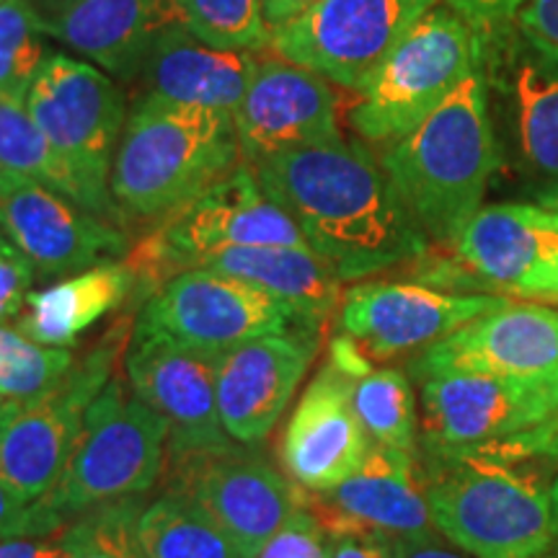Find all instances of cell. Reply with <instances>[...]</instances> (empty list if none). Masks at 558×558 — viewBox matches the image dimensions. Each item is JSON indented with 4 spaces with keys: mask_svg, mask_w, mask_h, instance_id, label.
I'll return each instance as SVG.
<instances>
[{
    "mask_svg": "<svg viewBox=\"0 0 558 558\" xmlns=\"http://www.w3.org/2000/svg\"><path fill=\"white\" fill-rule=\"evenodd\" d=\"M47 54L50 50L29 0H3L0 3V96L26 101L34 75Z\"/></svg>",
    "mask_w": 558,
    "mask_h": 558,
    "instance_id": "obj_34",
    "label": "cell"
},
{
    "mask_svg": "<svg viewBox=\"0 0 558 558\" xmlns=\"http://www.w3.org/2000/svg\"><path fill=\"white\" fill-rule=\"evenodd\" d=\"M556 209H558V207H556Z\"/></svg>",
    "mask_w": 558,
    "mask_h": 558,
    "instance_id": "obj_50",
    "label": "cell"
},
{
    "mask_svg": "<svg viewBox=\"0 0 558 558\" xmlns=\"http://www.w3.org/2000/svg\"><path fill=\"white\" fill-rule=\"evenodd\" d=\"M435 5L437 0H318L303 16L271 32L269 50L360 94Z\"/></svg>",
    "mask_w": 558,
    "mask_h": 558,
    "instance_id": "obj_11",
    "label": "cell"
},
{
    "mask_svg": "<svg viewBox=\"0 0 558 558\" xmlns=\"http://www.w3.org/2000/svg\"><path fill=\"white\" fill-rule=\"evenodd\" d=\"M396 558H471L463 550H452L437 538V533L411 535L396 541Z\"/></svg>",
    "mask_w": 558,
    "mask_h": 558,
    "instance_id": "obj_44",
    "label": "cell"
},
{
    "mask_svg": "<svg viewBox=\"0 0 558 558\" xmlns=\"http://www.w3.org/2000/svg\"><path fill=\"white\" fill-rule=\"evenodd\" d=\"M194 267L222 271L254 284L295 313L305 329L324 333L337 316L344 282L311 246H239L199 256Z\"/></svg>",
    "mask_w": 558,
    "mask_h": 558,
    "instance_id": "obj_26",
    "label": "cell"
},
{
    "mask_svg": "<svg viewBox=\"0 0 558 558\" xmlns=\"http://www.w3.org/2000/svg\"><path fill=\"white\" fill-rule=\"evenodd\" d=\"M137 324L218 354L269 333L305 329L288 305L267 292L205 267L166 279L137 308Z\"/></svg>",
    "mask_w": 558,
    "mask_h": 558,
    "instance_id": "obj_15",
    "label": "cell"
},
{
    "mask_svg": "<svg viewBox=\"0 0 558 558\" xmlns=\"http://www.w3.org/2000/svg\"><path fill=\"white\" fill-rule=\"evenodd\" d=\"M256 558H331V535L316 514L303 507Z\"/></svg>",
    "mask_w": 558,
    "mask_h": 558,
    "instance_id": "obj_35",
    "label": "cell"
},
{
    "mask_svg": "<svg viewBox=\"0 0 558 558\" xmlns=\"http://www.w3.org/2000/svg\"><path fill=\"white\" fill-rule=\"evenodd\" d=\"M354 378L357 373L326 357L284 424L277 445L279 465L303 492L339 486L360 471L373 448L352 403Z\"/></svg>",
    "mask_w": 558,
    "mask_h": 558,
    "instance_id": "obj_19",
    "label": "cell"
},
{
    "mask_svg": "<svg viewBox=\"0 0 558 558\" xmlns=\"http://www.w3.org/2000/svg\"><path fill=\"white\" fill-rule=\"evenodd\" d=\"M501 169L533 205L558 207V50L518 24L481 39ZM499 169V171H501Z\"/></svg>",
    "mask_w": 558,
    "mask_h": 558,
    "instance_id": "obj_5",
    "label": "cell"
},
{
    "mask_svg": "<svg viewBox=\"0 0 558 558\" xmlns=\"http://www.w3.org/2000/svg\"><path fill=\"white\" fill-rule=\"evenodd\" d=\"M222 354L177 341L135 320L124 349V380L140 401L169 424V458L218 450L233 442L218 409Z\"/></svg>",
    "mask_w": 558,
    "mask_h": 558,
    "instance_id": "obj_16",
    "label": "cell"
},
{
    "mask_svg": "<svg viewBox=\"0 0 558 558\" xmlns=\"http://www.w3.org/2000/svg\"><path fill=\"white\" fill-rule=\"evenodd\" d=\"M486 456H494L507 463H530V460H558V414H554L548 422L538 424V427L522 432V435L499 439V442L478 445Z\"/></svg>",
    "mask_w": 558,
    "mask_h": 558,
    "instance_id": "obj_38",
    "label": "cell"
},
{
    "mask_svg": "<svg viewBox=\"0 0 558 558\" xmlns=\"http://www.w3.org/2000/svg\"><path fill=\"white\" fill-rule=\"evenodd\" d=\"M179 21L199 41L230 52L269 50L262 0H173Z\"/></svg>",
    "mask_w": 558,
    "mask_h": 558,
    "instance_id": "obj_31",
    "label": "cell"
},
{
    "mask_svg": "<svg viewBox=\"0 0 558 558\" xmlns=\"http://www.w3.org/2000/svg\"><path fill=\"white\" fill-rule=\"evenodd\" d=\"M241 160L230 111L137 99L111 166V199L128 230H153L228 177Z\"/></svg>",
    "mask_w": 558,
    "mask_h": 558,
    "instance_id": "obj_3",
    "label": "cell"
},
{
    "mask_svg": "<svg viewBox=\"0 0 558 558\" xmlns=\"http://www.w3.org/2000/svg\"><path fill=\"white\" fill-rule=\"evenodd\" d=\"M39 32L111 78L135 83L153 41L179 21L173 0H29Z\"/></svg>",
    "mask_w": 558,
    "mask_h": 558,
    "instance_id": "obj_22",
    "label": "cell"
},
{
    "mask_svg": "<svg viewBox=\"0 0 558 558\" xmlns=\"http://www.w3.org/2000/svg\"><path fill=\"white\" fill-rule=\"evenodd\" d=\"M70 349L45 347L21 333L16 326L0 324V401H26L50 390L75 365Z\"/></svg>",
    "mask_w": 558,
    "mask_h": 558,
    "instance_id": "obj_33",
    "label": "cell"
},
{
    "mask_svg": "<svg viewBox=\"0 0 558 558\" xmlns=\"http://www.w3.org/2000/svg\"><path fill=\"white\" fill-rule=\"evenodd\" d=\"M0 3H3V0H0Z\"/></svg>",
    "mask_w": 558,
    "mask_h": 558,
    "instance_id": "obj_49",
    "label": "cell"
},
{
    "mask_svg": "<svg viewBox=\"0 0 558 558\" xmlns=\"http://www.w3.org/2000/svg\"><path fill=\"white\" fill-rule=\"evenodd\" d=\"M26 109L73 171L111 199V166L130 117L114 78L73 54L50 52L34 75Z\"/></svg>",
    "mask_w": 558,
    "mask_h": 558,
    "instance_id": "obj_12",
    "label": "cell"
},
{
    "mask_svg": "<svg viewBox=\"0 0 558 558\" xmlns=\"http://www.w3.org/2000/svg\"><path fill=\"white\" fill-rule=\"evenodd\" d=\"M538 303H543V305H554V308H558V295L546 298V300H538Z\"/></svg>",
    "mask_w": 558,
    "mask_h": 558,
    "instance_id": "obj_47",
    "label": "cell"
},
{
    "mask_svg": "<svg viewBox=\"0 0 558 558\" xmlns=\"http://www.w3.org/2000/svg\"><path fill=\"white\" fill-rule=\"evenodd\" d=\"M256 65H259L256 52L209 47L194 37L181 21H173L153 41L140 70L137 83L143 86L140 99L235 114Z\"/></svg>",
    "mask_w": 558,
    "mask_h": 558,
    "instance_id": "obj_25",
    "label": "cell"
},
{
    "mask_svg": "<svg viewBox=\"0 0 558 558\" xmlns=\"http://www.w3.org/2000/svg\"><path fill=\"white\" fill-rule=\"evenodd\" d=\"M320 349V333L292 329L222 352L218 409L235 445L259 448L295 399Z\"/></svg>",
    "mask_w": 558,
    "mask_h": 558,
    "instance_id": "obj_20",
    "label": "cell"
},
{
    "mask_svg": "<svg viewBox=\"0 0 558 558\" xmlns=\"http://www.w3.org/2000/svg\"><path fill=\"white\" fill-rule=\"evenodd\" d=\"M331 535V558H396V538L373 530H339Z\"/></svg>",
    "mask_w": 558,
    "mask_h": 558,
    "instance_id": "obj_40",
    "label": "cell"
},
{
    "mask_svg": "<svg viewBox=\"0 0 558 558\" xmlns=\"http://www.w3.org/2000/svg\"><path fill=\"white\" fill-rule=\"evenodd\" d=\"M140 275L128 259L104 262L50 288L32 290L16 329L45 347L70 349L104 318L137 300Z\"/></svg>",
    "mask_w": 558,
    "mask_h": 558,
    "instance_id": "obj_27",
    "label": "cell"
},
{
    "mask_svg": "<svg viewBox=\"0 0 558 558\" xmlns=\"http://www.w3.org/2000/svg\"><path fill=\"white\" fill-rule=\"evenodd\" d=\"M246 163L344 284L403 269L432 246L362 143L300 145Z\"/></svg>",
    "mask_w": 558,
    "mask_h": 558,
    "instance_id": "obj_1",
    "label": "cell"
},
{
    "mask_svg": "<svg viewBox=\"0 0 558 558\" xmlns=\"http://www.w3.org/2000/svg\"><path fill=\"white\" fill-rule=\"evenodd\" d=\"M418 452L469 450L522 435L558 414L554 383L442 369L418 378Z\"/></svg>",
    "mask_w": 558,
    "mask_h": 558,
    "instance_id": "obj_13",
    "label": "cell"
},
{
    "mask_svg": "<svg viewBox=\"0 0 558 558\" xmlns=\"http://www.w3.org/2000/svg\"><path fill=\"white\" fill-rule=\"evenodd\" d=\"M68 525L52 514L41 501H24L13 488L0 478V538L13 535H54Z\"/></svg>",
    "mask_w": 558,
    "mask_h": 558,
    "instance_id": "obj_36",
    "label": "cell"
},
{
    "mask_svg": "<svg viewBox=\"0 0 558 558\" xmlns=\"http://www.w3.org/2000/svg\"><path fill=\"white\" fill-rule=\"evenodd\" d=\"M507 295H463L429 288L414 279H362L344 290L337 333L352 339L362 354L390 362L424 352L473 318L501 308Z\"/></svg>",
    "mask_w": 558,
    "mask_h": 558,
    "instance_id": "obj_14",
    "label": "cell"
},
{
    "mask_svg": "<svg viewBox=\"0 0 558 558\" xmlns=\"http://www.w3.org/2000/svg\"><path fill=\"white\" fill-rule=\"evenodd\" d=\"M527 0H442L452 13H458L481 39L509 29L518 24L520 11Z\"/></svg>",
    "mask_w": 558,
    "mask_h": 558,
    "instance_id": "obj_39",
    "label": "cell"
},
{
    "mask_svg": "<svg viewBox=\"0 0 558 558\" xmlns=\"http://www.w3.org/2000/svg\"><path fill=\"white\" fill-rule=\"evenodd\" d=\"M0 230L41 279L128 259L135 248L128 228L101 220L50 186L5 171H0Z\"/></svg>",
    "mask_w": 558,
    "mask_h": 558,
    "instance_id": "obj_17",
    "label": "cell"
},
{
    "mask_svg": "<svg viewBox=\"0 0 558 558\" xmlns=\"http://www.w3.org/2000/svg\"><path fill=\"white\" fill-rule=\"evenodd\" d=\"M163 476V494L197 509L241 558H256L305 507L303 488L246 445L173 456Z\"/></svg>",
    "mask_w": 558,
    "mask_h": 558,
    "instance_id": "obj_10",
    "label": "cell"
},
{
    "mask_svg": "<svg viewBox=\"0 0 558 558\" xmlns=\"http://www.w3.org/2000/svg\"><path fill=\"white\" fill-rule=\"evenodd\" d=\"M548 558H558V550H556V554H550V556H548Z\"/></svg>",
    "mask_w": 558,
    "mask_h": 558,
    "instance_id": "obj_48",
    "label": "cell"
},
{
    "mask_svg": "<svg viewBox=\"0 0 558 558\" xmlns=\"http://www.w3.org/2000/svg\"><path fill=\"white\" fill-rule=\"evenodd\" d=\"M140 541L148 558H241L213 522L169 494L145 505Z\"/></svg>",
    "mask_w": 558,
    "mask_h": 558,
    "instance_id": "obj_30",
    "label": "cell"
},
{
    "mask_svg": "<svg viewBox=\"0 0 558 558\" xmlns=\"http://www.w3.org/2000/svg\"><path fill=\"white\" fill-rule=\"evenodd\" d=\"M0 171L50 186L88 213L99 215L101 220L128 228L114 199L90 190L86 181L73 171V166L52 148L45 132L37 128L29 109H26V101L13 99V96H0Z\"/></svg>",
    "mask_w": 558,
    "mask_h": 558,
    "instance_id": "obj_28",
    "label": "cell"
},
{
    "mask_svg": "<svg viewBox=\"0 0 558 558\" xmlns=\"http://www.w3.org/2000/svg\"><path fill=\"white\" fill-rule=\"evenodd\" d=\"M0 558H70L65 533L0 538Z\"/></svg>",
    "mask_w": 558,
    "mask_h": 558,
    "instance_id": "obj_41",
    "label": "cell"
},
{
    "mask_svg": "<svg viewBox=\"0 0 558 558\" xmlns=\"http://www.w3.org/2000/svg\"><path fill=\"white\" fill-rule=\"evenodd\" d=\"M442 369L558 386V311L535 300H507L418 352L407 373L418 380Z\"/></svg>",
    "mask_w": 558,
    "mask_h": 558,
    "instance_id": "obj_18",
    "label": "cell"
},
{
    "mask_svg": "<svg viewBox=\"0 0 558 558\" xmlns=\"http://www.w3.org/2000/svg\"><path fill=\"white\" fill-rule=\"evenodd\" d=\"M550 499H554V512H556V520H558V473H556L554 484H550Z\"/></svg>",
    "mask_w": 558,
    "mask_h": 558,
    "instance_id": "obj_46",
    "label": "cell"
},
{
    "mask_svg": "<svg viewBox=\"0 0 558 558\" xmlns=\"http://www.w3.org/2000/svg\"><path fill=\"white\" fill-rule=\"evenodd\" d=\"M148 501L130 497L107 501L68 522L62 530L70 558H148L140 541V514Z\"/></svg>",
    "mask_w": 558,
    "mask_h": 558,
    "instance_id": "obj_32",
    "label": "cell"
},
{
    "mask_svg": "<svg viewBox=\"0 0 558 558\" xmlns=\"http://www.w3.org/2000/svg\"><path fill=\"white\" fill-rule=\"evenodd\" d=\"M352 403L373 445L418 456V396L409 373L369 367L352 383Z\"/></svg>",
    "mask_w": 558,
    "mask_h": 558,
    "instance_id": "obj_29",
    "label": "cell"
},
{
    "mask_svg": "<svg viewBox=\"0 0 558 558\" xmlns=\"http://www.w3.org/2000/svg\"><path fill=\"white\" fill-rule=\"evenodd\" d=\"M124 313L107 333L75 357V365L50 390L26 401H0V478L21 499L41 501L65 471L83 418L117 375L135 329Z\"/></svg>",
    "mask_w": 558,
    "mask_h": 558,
    "instance_id": "obj_7",
    "label": "cell"
},
{
    "mask_svg": "<svg viewBox=\"0 0 558 558\" xmlns=\"http://www.w3.org/2000/svg\"><path fill=\"white\" fill-rule=\"evenodd\" d=\"M316 3L318 0H262L264 19H267L269 32H275L279 26L290 24V21L303 16V13Z\"/></svg>",
    "mask_w": 558,
    "mask_h": 558,
    "instance_id": "obj_45",
    "label": "cell"
},
{
    "mask_svg": "<svg viewBox=\"0 0 558 558\" xmlns=\"http://www.w3.org/2000/svg\"><path fill=\"white\" fill-rule=\"evenodd\" d=\"M518 26L550 50H558V0H527L520 11Z\"/></svg>",
    "mask_w": 558,
    "mask_h": 558,
    "instance_id": "obj_42",
    "label": "cell"
},
{
    "mask_svg": "<svg viewBox=\"0 0 558 558\" xmlns=\"http://www.w3.org/2000/svg\"><path fill=\"white\" fill-rule=\"evenodd\" d=\"M243 160L344 140L331 83L282 58H262L233 114Z\"/></svg>",
    "mask_w": 558,
    "mask_h": 558,
    "instance_id": "obj_21",
    "label": "cell"
},
{
    "mask_svg": "<svg viewBox=\"0 0 558 558\" xmlns=\"http://www.w3.org/2000/svg\"><path fill=\"white\" fill-rule=\"evenodd\" d=\"M239 246H308L292 218L262 190L246 160L135 243L128 262L137 269L143 305L166 279L199 256Z\"/></svg>",
    "mask_w": 558,
    "mask_h": 558,
    "instance_id": "obj_9",
    "label": "cell"
},
{
    "mask_svg": "<svg viewBox=\"0 0 558 558\" xmlns=\"http://www.w3.org/2000/svg\"><path fill=\"white\" fill-rule=\"evenodd\" d=\"M169 424L114 375L90 403L58 486L41 505L65 522L107 501L145 497L163 478Z\"/></svg>",
    "mask_w": 558,
    "mask_h": 558,
    "instance_id": "obj_6",
    "label": "cell"
},
{
    "mask_svg": "<svg viewBox=\"0 0 558 558\" xmlns=\"http://www.w3.org/2000/svg\"><path fill=\"white\" fill-rule=\"evenodd\" d=\"M484 45L448 5H435L411 26L349 109V128L367 143H396L476 73Z\"/></svg>",
    "mask_w": 558,
    "mask_h": 558,
    "instance_id": "obj_8",
    "label": "cell"
},
{
    "mask_svg": "<svg viewBox=\"0 0 558 558\" xmlns=\"http://www.w3.org/2000/svg\"><path fill=\"white\" fill-rule=\"evenodd\" d=\"M558 295V256L541 264L538 269H533L530 275L522 279L518 288L512 290V298L518 300H546Z\"/></svg>",
    "mask_w": 558,
    "mask_h": 558,
    "instance_id": "obj_43",
    "label": "cell"
},
{
    "mask_svg": "<svg viewBox=\"0 0 558 558\" xmlns=\"http://www.w3.org/2000/svg\"><path fill=\"white\" fill-rule=\"evenodd\" d=\"M305 507L329 533L373 530L396 541L437 533L418 458L383 445H373L360 471L339 486L305 492Z\"/></svg>",
    "mask_w": 558,
    "mask_h": 558,
    "instance_id": "obj_23",
    "label": "cell"
},
{
    "mask_svg": "<svg viewBox=\"0 0 558 558\" xmlns=\"http://www.w3.org/2000/svg\"><path fill=\"white\" fill-rule=\"evenodd\" d=\"M37 271L0 230V324H9L24 311Z\"/></svg>",
    "mask_w": 558,
    "mask_h": 558,
    "instance_id": "obj_37",
    "label": "cell"
},
{
    "mask_svg": "<svg viewBox=\"0 0 558 558\" xmlns=\"http://www.w3.org/2000/svg\"><path fill=\"white\" fill-rule=\"evenodd\" d=\"M380 163L432 246L450 248L501 169L484 65L418 128L390 143Z\"/></svg>",
    "mask_w": 558,
    "mask_h": 558,
    "instance_id": "obj_2",
    "label": "cell"
},
{
    "mask_svg": "<svg viewBox=\"0 0 558 558\" xmlns=\"http://www.w3.org/2000/svg\"><path fill=\"white\" fill-rule=\"evenodd\" d=\"M478 295H512L541 264L558 256V209L533 202L484 205L448 248Z\"/></svg>",
    "mask_w": 558,
    "mask_h": 558,
    "instance_id": "obj_24",
    "label": "cell"
},
{
    "mask_svg": "<svg viewBox=\"0 0 558 558\" xmlns=\"http://www.w3.org/2000/svg\"><path fill=\"white\" fill-rule=\"evenodd\" d=\"M437 535L471 558H543L558 538L550 486L481 450L418 452Z\"/></svg>",
    "mask_w": 558,
    "mask_h": 558,
    "instance_id": "obj_4",
    "label": "cell"
}]
</instances>
